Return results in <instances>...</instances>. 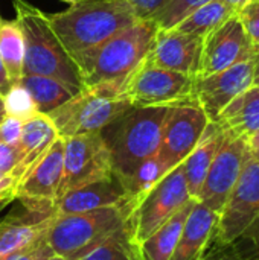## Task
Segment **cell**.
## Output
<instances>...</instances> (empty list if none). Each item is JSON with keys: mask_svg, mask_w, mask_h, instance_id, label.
I'll return each mask as SVG.
<instances>
[{"mask_svg": "<svg viewBox=\"0 0 259 260\" xmlns=\"http://www.w3.org/2000/svg\"><path fill=\"white\" fill-rule=\"evenodd\" d=\"M171 105L130 107L99 131L111 158L114 175L130 177L147 158L157 154Z\"/></svg>", "mask_w": 259, "mask_h": 260, "instance_id": "obj_1", "label": "cell"}, {"mask_svg": "<svg viewBox=\"0 0 259 260\" xmlns=\"http://www.w3.org/2000/svg\"><path fill=\"white\" fill-rule=\"evenodd\" d=\"M49 21L75 58L131 26L137 17L124 0H76L67 9L50 14Z\"/></svg>", "mask_w": 259, "mask_h": 260, "instance_id": "obj_2", "label": "cell"}, {"mask_svg": "<svg viewBox=\"0 0 259 260\" xmlns=\"http://www.w3.org/2000/svg\"><path fill=\"white\" fill-rule=\"evenodd\" d=\"M12 5L24 40L23 75L50 76L82 90L78 64L53 32L49 15L26 0H12Z\"/></svg>", "mask_w": 259, "mask_h": 260, "instance_id": "obj_3", "label": "cell"}, {"mask_svg": "<svg viewBox=\"0 0 259 260\" xmlns=\"http://www.w3.org/2000/svg\"><path fill=\"white\" fill-rule=\"evenodd\" d=\"M157 30L153 20H137L96 47L76 55L73 59L84 87L125 78L147 56Z\"/></svg>", "mask_w": 259, "mask_h": 260, "instance_id": "obj_4", "label": "cell"}, {"mask_svg": "<svg viewBox=\"0 0 259 260\" xmlns=\"http://www.w3.org/2000/svg\"><path fill=\"white\" fill-rule=\"evenodd\" d=\"M130 204L104 207L85 213L53 216L46 242L58 256L73 260L87 254L130 225Z\"/></svg>", "mask_w": 259, "mask_h": 260, "instance_id": "obj_5", "label": "cell"}, {"mask_svg": "<svg viewBox=\"0 0 259 260\" xmlns=\"http://www.w3.org/2000/svg\"><path fill=\"white\" fill-rule=\"evenodd\" d=\"M122 82L124 78L87 85L70 101L50 111L47 116L52 119L58 136L67 139L99 133L133 107L122 93Z\"/></svg>", "mask_w": 259, "mask_h": 260, "instance_id": "obj_6", "label": "cell"}, {"mask_svg": "<svg viewBox=\"0 0 259 260\" xmlns=\"http://www.w3.org/2000/svg\"><path fill=\"white\" fill-rule=\"evenodd\" d=\"M258 233L259 161L250 157L218 213L212 247L241 248L243 245H247L249 248L255 242Z\"/></svg>", "mask_w": 259, "mask_h": 260, "instance_id": "obj_7", "label": "cell"}, {"mask_svg": "<svg viewBox=\"0 0 259 260\" xmlns=\"http://www.w3.org/2000/svg\"><path fill=\"white\" fill-rule=\"evenodd\" d=\"M197 78L151 64L143 58L122 82V93L133 107L176 105L194 101Z\"/></svg>", "mask_w": 259, "mask_h": 260, "instance_id": "obj_8", "label": "cell"}, {"mask_svg": "<svg viewBox=\"0 0 259 260\" xmlns=\"http://www.w3.org/2000/svg\"><path fill=\"white\" fill-rule=\"evenodd\" d=\"M191 200L183 163H180L171 169L134 207L130 216V233L133 241L140 247L147 238H150Z\"/></svg>", "mask_w": 259, "mask_h": 260, "instance_id": "obj_9", "label": "cell"}, {"mask_svg": "<svg viewBox=\"0 0 259 260\" xmlns=\"http://www.w3.org/2000/svg\"><path fill=\"white\" fill-rule=\"evenodd\" d=\"M110 152L99 133L64 139V169L58 198L66 192L111 177Z\"/></svg>", "mask_w": 259, "mask_h": 260, "instance_id": "obj_10", "label": "cell"}, {"mask_svg": "<svg viewBox=\"0 0 259 260\" xmlns=\"http://www.w3.org/2000/svg\"><path fill=\"white\" fill-rule=\"evenodd\" d=\"M63 169L64 139L58 136L18 183L17 200L23 204V207L32 212L52 213V209L58 200Z\"/></svg>", "mask_w": 259, "mask_h": 260, "instance_id": "obj_11", "label": "cell"}, {"mask_svg": "<svg viewBox=\"0 0 259 260\" xmlns=\"http://www.w3.org/2000/svg\"><path fill=\"white\" fill-rule=\"evenodd\" d=\"M209 123L208 116L195 101L169 107L157 155L174 169L192 152Z\"/></svg>", "mask_w": 259, "mask_h": 260, "instance_id": "obj_12", "label": "cell"}, {"mask_svg": "<svg viewBox=\"0 0 259 260\" xmlns=\"http://www.w3.org/2000/svg\"><path fill=\"white\" fill-rule=\"evenodd\" d=\"M249 158L247 140L226 133L211 163L197 201L218 215Z\"/></svg>", "mask_w": 259, "mask_h": 260, "instance_id": "obj_13", "label": "cell"}, {"mask_svg": "<svg viewBox=\"0 0 259 260\" xmlns=\"http://www.w3.org/2000/svg\"><path fill=\"white\" fill-rule=\"evenodd\" d=\"M258 52L249 41L237 14L203 38L200 69L197 78H205L243 61L255 58Z\"/></svg>", "mask_w": 259, "mask_h": 260, "instance_id": "obj_14", "label": "cell"}, {"mask_svg": "<svg viewBox=\"0 0 259 260\" xmlns=\"http://www.w3.org/2000/svg\"><path fill=\"white\" fill-rule=\"evenodd\" d=\"M252 75L253 58L218 73L195 79L194 101L205 111L209 122H215L237 96L252 87Z\"/></svg>", "mask_w": 259, "mask_h": 260, "instance_id": "obj_15", "label": "cell"}, {"mask_svg": "<svg viewBox=\"0 0 259 260\" xmlns=\"http://www.w3.org/2000/svg\"><path fill=\"white\" fill-rule=\"evenodd\" d=\"M203 38L180 32L177 29H159L147 59L159 67L197 78L200 69Z\"/></svg>", "mask_w": 259, "mask_h": 260, "instance_id": "obj_16", "label": "cell"}, {"mask_svg": "<svg viewBox=\"0 0 259 260\" xmlns=\"http://www.w3.org/2000/svg\"><path fill=\"white\" fill-rule=\"evenodd\" d=\"M124 204H130L128 193L119 177L113 174L108 178L72 189L61 195L52 209V215L61 216L72 213H85L104 207Z\"/></svg>", "mask_w": 259, "mask_h": 260, "instance_id": "obj_17", "label": "cell"}, {"mask_svg": "<svg viewBox=\"0 0 259 260\" xmlns=\"http://www.w3.org/2000/svg\"><path fill=\"white\" fill-rule=\"evenodd\" d=\"M52 213L24 209L0 221V260H12L40 244L52 222Z\"/></svg>", "mask_w": 259, "mask_h": 260, "instance_id": "obj_18", "label": "cell"}, {"mask_svg": "<svg viewBox=\"0 0 259 260\" xmlns=\"http://www.w3.org/2000/svg\"><path fill=\"white\" fill-rule=\"evenodd\" d=\"M218 215L195 201L169 260H205L212 247Z\"/></svg>", "mask_w": 259, "mask_h": 260, "instance_id": "obj_19", "label": "cell"}, {"mask_svg": "<svg viewBox=\"0 0 259 260\" xmlns=\"http://www.w3.org/2000/svg\"><path fill=\"white\" fill-rule=\"evenodd\" d=\"M226 137V131L217 123L209 122L197 146L183 161V171L186 178L188 192L192 200H198L205 178L211 168V163Z\"/></svg>", "mask_w": 259, "mask_h": 260, "instance_id": "obj_20", "label": "cell"}, {"mask_svg": "<svg viewBox=\"0 0 259 260\" xmlns=\"http://www.w3.org/2000/svg\"><path fill=\"white\" fill-rule=\"evenodd\" d=\"M58 137V131L47 114L37 113L23 122L18 148L21 151V163L17 169L18 183L27 169L49 149V146Z\"/></svg>", "mask_w": 259, "mask_h": 260, "instance_id": "obj_21", "label": "cell"}, {"mask_svg": "<svg viewBox=\"0 0 259 260\" xmlns=\"http://www.w3.org/2000/svg\"><path fill=\"white\" fill-rule=\"evenodd\" d=\"M227 134L249 139L259 129V87H249L237 96L215 120Z\"/></svg>", "mask_w": 259, "mask_h": 260, "instance_id": "obj_22", "label": "cell"}, {"mask_svg": "<svg viewBox=\"0 0 259 260\" xmlns=\"http://www.w3.org/2000/svg\"><path fill=\"white\" fill-rule=\"evenodd\" d=\"M194 204L195 200L188 201L179 212H176L163 225H160L140 244L139 248L142 260H169Z\"/></svg>", "mask_w": 259, "mask_h": 260, "instance_id": "obj_23", "label": "cell"}, {"mask_svg": "<svg viewBox=\"0 0 259 260\" xmlns=\"http://www.w3.org/2000/svg\"><path fill=\"white\" fill-rule=\"evenodd\" d=\"M17 84H21L32 96L38 113L49 114L67 101H70L79 90L50 76L23 75Z\"/></svg>", "mask_w": 259, "mask_h": 260, "instance_id": "obj_24", "label": "cell"}, {"mask_svg": "<svg viewBox=\"0 0 259 260\" xmlns=\"http://www.w3.org/2000/svg\"><path fill=\"white\" fill-rule=\"evenodd\" d=\"M237 12L224 5L221 0H209L188 14L182 21H179L174 29L205 38L215 27L223 24L226 20L234 17ZM172 29V27H171Z\"/></svg>", "mask_w": 259, "mask_h": 260, "instance_id": "obj_25", "label": "cell"}, {"mask_svg": "<svg viewBox=\"0 0 259 260\" xmlns=\"http://www.w3.org/2000/svg\"><path fill=\"white\" fill-rule=\"evenodd\" d=\"M0 58L6 69L11 84H17L23 76L24 40L15 20L0 17Z\"/></svg>", "mask_w": 259, "mask_h": 260, "instance_id": "obj_26", "label": "cell"}, {"mask_svg": "<svg viewBox=\"0 0 259 260\" xmlns=\"http://www.w3.org/2000/svg\"><path fill=\"white\" fill-rule=\"evenodd\" d=\"M169 171L171 168L156 154L142 161L130 177L124 180L119 178L128 193L133 210Z\"/></svg>", "mask_w": 259, "mask_h": 260, "instance_id": "obj_27", "label": "cell"}, {"mask_svg": "<svg viewBox=\"0 0 259 260\" xmlns=\"http://www.w3.org/2000/svg\"><path fill=\"white\" fill-rule=\"evenodd\" d=\"M73 260H142V254L131 238L128 225L87 254Z\"/></svg>", "mask_w": 259, "mask_h": 260, "instance_id": "obj_28", "label": "cell"}, {"mask_svg": "<svg viewBox=\"0 0 259 260\" xmlns=\"http://www.w3.org/2000/svg\"><path fill=\"white\" fill-rule=\"evenodd\" d=\"M3 107L5 116L20 119L21 122L38 113L32 96L21 84H14L9 87V90L3 94Z\"/></svg>", "mask_w": 259, "mask_h": 260, "instance_id": "obj_29", "label": "cell"}, {"mask_svg": "<svg viewBox=\"0 0 259 260\" xmlns=\"http://www.w3.org/2000/svg\"><path fill=\"white\" fill-rule=\"evenodd\" d=\"M209 0H168L166 5L153 17L159 29H171L188 14Z\"/></svg>", "mask_w": 259, "mask_h": 260, "instance_id": "obj_30", "label": "cell"}, {"mask_svg": "<svg viewBox=\"0 0 259 260\" xmlns=\"http://www.w3.org/2000/svg\"><path fill=\"white\" fill-rule=\"evenodd\" d=\"M237 17L252 43L253 49L259 52V0H250L238 12Z\"/></svg>", "mask_w": 259, "mask_h": 260, "instance_id": "obj_31", "label": "cell"}, {"mask_svg": "<svg viewBox=\"0 0 259 260\" xmlns=\"http://www.w3.org/2000/svg\"><path fill=\"white\" fill-rule=\"evenodd\" d=\"M20 163H21V151L18 145L0 143V172L14 175L17 178V169Z\"/></svg>", "mask_w": 259, "mask_h": 260, "instance_id": "obj_32", "label": "cell"}, {"mask_svg": "<svg viewBox=\"0 0 259 260\" xmlns=\"http://www.w3.org/2000/svg\"><path fill=\"white\" fill-rule=\"evenodd\" d=\"M137 20H153V17L166 5L168 0H124Z\"/></svg>", "mask_w": 259, "mask_h": 260, "instance_id": "obj_33", "label": "cell"}, {"mask_svg": "<svg viewBox=\"0 0 259 260\" xmlns=\"http://www.w3.org/2000/svg\"><path fill=\"white\" fill-rule=\"evenodd\" d=\"M23 122L20 119L3 116L0 120V143L5 145H18L21 136Z\"/></svg>", "mask_w": 259, "mask_h": 260, "instance_id": "obj_34", "label": "cell"}, {"mask_svg": "<svg viewBox=\"0 0 259 260\" xmlns=\"http://www.w3.org/2000/svg\"><path fill=\"white\" fill-rule=\"evenodd\" d=\"M18 180L14 175L0 172V210H3L9 203L17 200Z\"/></svg>", "mask_w": 259, "mask_h": 260, "instance_id": "obj_35", "label": "cell"}, {"mask_svg": "<svg viewBox=\"0 0 259 260\" xmlns=\"http://www.w3.org/2000/svg\"><path fill=\"white\" fill-rule=\"evenodd\" d=\"M205 260H249L238 247H211V251L206 254Z\"/></svg>", "mask_w": 259, "mask_h": 260, "instance_id": "obj_36", "label": "cell"}, {"mask_svg": "<svg viewBox=\"0 0 259 260\" xmlns=\"http://www.w3.org/2000/svg\"><path fill=\"white\" fill-rule=\"evenodd\" d=\"M52 254H53V251H52V248L47 245L46 238H44L40 244H37V245L32 247L31 250L24 251L23 254L14 257L12 260H46L49 256H52Z\"/></svg>", "mask_w": 259, "mask_h": 260, "instance_id": "obj_37", "label": "cell"}, {"mask_svg": "<svg viewBox=\"0 0 259 260\" xmlns=\"http://www.w3.org/2000/svg\"><path fill=\"white\" fill-rule=\"evenodd\" d=\"M247 148H249V154L253 160L259 161V129L247 139Z\"/></svg>", "mask_w": 259, "mask_h": 260, "instance_id": "obj_38", "label": "cell"}, {"mask_svg": "<svg viewBox=\"0 0 259 260\" xmlns=\"http://www.w3.org/2000/svg\"><path fill=\"white\" fill-rule=\"evenodd\" d=\"M11 85H12V84H11V81H9V76H8L6 69H5L3 62H2V58H0V91L5 94V93L9 90Z\"/></svg>", "mask_w": 259, "mask_h": 260, "instance_id": "obj_39", "label": "cell"}, {"mask_svg": "<svg viewBox=\"0 0 259 260\" xmlns=\"http://www.w3.org/2000/svg\"><path fill=\"white\" fill-rule=\"evenodd\" d=\"M246 257H259V233L258 236H256V239H255V242L243 253Z\"/></svg>", "mask_w": 259, "mask_h": 260, "instance_id": "obj_40", "label": "cell"}, {"mask_svg": "<svg viewBox=\"0 0 259 260\" xmlns=\"http://www.w3.org/2000/svg\"><path fill=\"white\" fill-rule=\"evenodd\" d=\"M252 85L259 87V52L253 58V75H252Z\"/></svg>", "mask_w": 259, "mask_h": 260, "instance_id": "obj_41", "label": "cell"}, {"mask_svg": "<svg viewBox=\"0 0 259 260\" xmlns=\"http://www.w3.org/2000/svg\"><path fill=\"white\" fill-rule=\"evenodd\" d=\"M221 2H223L224 5H227L231 9H234L235 12H238V11H240L246 3H249L250 0H221Z\"/></svg>", "mask_w": 259, "mask_h": 260, "instance_id": "obj_42", "label": "cell"}, {"mask_svg": "<svg viewBox=\"0 0 259 260\" xmlns=\"http://www.w3.org/2000/svg\"><path fill=\"white\" fill-rule=\"evenodd\" d=\"M5 116V107H3V93L0 91V120Z\"/></svg>", "mask_w": 259, "mask_h": 260, "instance_id": "obj_43", "label": "cell"}, {"mask_svg": "<svg viewBox=\"0 0 259 260\" xmlns=\"http://www.w3.org/2000/svg\"><path fill=\"white\" fill-rule=\"evenodd\" d=\"M46 260H69V259H66V257H63V256H58V254H52V256H49L47 259Z\"/></svg>", "mask_w": 259, "mask_h": 260, "instance_id": "obj_44", "label": "cell"}, {"mask_svg": "<svg viewBox=\"0 0 259 260\" xmlns=\"http://www.w3.org/2000/svg\"><path fill=\"white\" fill-rule=\"evenodd\" d=\"M63 2H66V3H73V2H76V0H63Z\"/></svg>", "mask_w": 259, "mask_h": 260, "instance_id": "obj_45", "label": "cell"}, {"mask_svg": "<svg viewBox=\"0 0 259 260\" xmlns=\"http://www.w3.org/2000/svg\"><path fill=\"white\" fill-rule=\"evenodd\" d=\"M249 260H259V257H247Z\"/></svg>", "mask_w": 259, "mask_h": 260, "instance_id": "obj_46", "label": "cell"}, {"mask_svg": "<svg viewBox=\"0 0 259 260\" xmlns=\"http://www.w3.org/2000/svg\"><path fill=\"white\" fill-rule=\"evenodd\" d=\"M0 212H2V210H0Z\"/></svg>", "mask_w": 259, "mask_h": 260, "instance_id": "obj_47", "label": "cell"}]
</instances>
